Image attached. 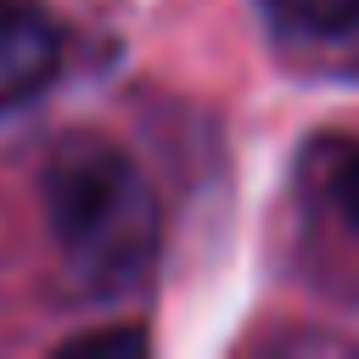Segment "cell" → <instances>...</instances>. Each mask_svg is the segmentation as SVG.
Wrapping results in <instances>:
<instances>
[{
  "instance_id": "7a4b0ae2",
  "label": "cell",
  "mask_w": 359,
  "mask_h": 359,
  "mask_svg": "<svg viewBox=\"0 0 359 359\" xmlns=\"http://www.w3.org/2000/svg\"><path fill=\"white\" fill-rule=\"evenodd\" d=\"M62 67V28L34 0H0V107L34 101Z\"/></svg>"
},
{
  "instance_id": "3957f363",
  "label": "cell",
  "mask_w": 359,
  "mask_h": 359,
  "mask_svg": "<svg viewBox=\"0 0 359 359\" xmlns=\"http://www.w3.org/2000/svg\"><path fill=\"white\" fill-rule=\"evenodd\" d=\"M269 17L292 34H314V39H331V34H348L359 28V0H264Z\"/></svg>"
},
{
  "instance_id": "6da1fadb",
  "label": "cell",
  "mask_w": 359,
  "mask_h": 359,
  "mask_svg": "<svg viewBox=\"0 0 359 359\" xmlns=\"http://www.w3.org/2000/svg\"><path fill=\"white\" fill-rule=\"evenodd\" d=\"M45 224L67 275L95 297L140 286L163 236L151 180L101 135H79L45 163Z\"/></svg>"
},
{
  "instance_id": "5b68a950",
  "label": "cell",
  "mask_w": 359,
  "mask_h": 359,
  "mask_svg": "<svg viewBox=\"0 0 359 359\" xmlns=\"http://www.w3.org/2000/svg\"><path fill=\"white\" fill-rule=\"evenodd\" d=\"M331 191H337V208L348 213V224L359 230V151H348V157H342V168H337V180H331Z\"/></svg>"
},
{
  "instance_id": "277c9868",
  "label": "cell",
  "mask_w": 359,
  "mask_h": 359,
  "mask_svg": "<svg viewBox=\"0 0 359 359\" xmlns=\"http://www.w3.org/2000/svg\"><path fill=\"white\" fill-rule=\"evenodd\" d=\"M140 348H146V337H140V331H118V325L62 342V353H140Z\"/></svg>"
}]
</instances>
